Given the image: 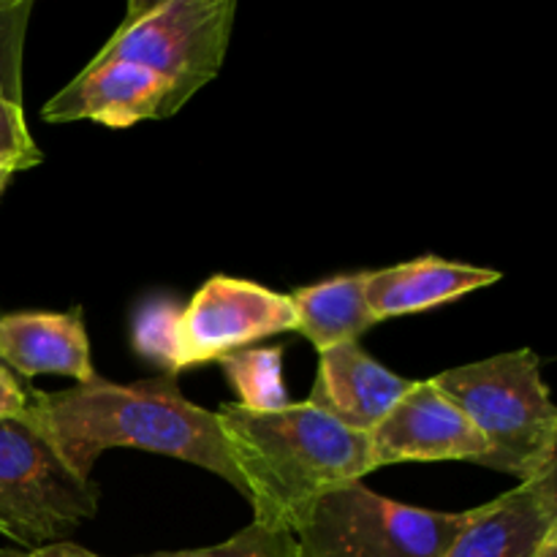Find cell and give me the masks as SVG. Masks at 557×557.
I'll return each instance as SVG.
<instances>
[{"mask_svg": "<svg viewBox=\"0 0 557 557\" xmlns=\"http://www.w3.org/2000/svg\"><path fill=\"white\" fill-rule=\"evenodd\" d=\"M41 161L44 156L27 128L22 103L0 101V166L11 172H25Z\"/></svg>", "mask_w": 557, "mask_h": 557, "instance_id": "obj_19", "label": "cell"}, {"mask_svg": "<svg viewBox=\"0 0 557 557\" xmlns=\"http://www.w3.org/2000/svg\"><path fill=\"white\" fill-rule=\"evenodd\" d=\"M0 557H27V553H20V549H0Z\"/></svg>", "mask_w": 557, "mask_h": 557, "instance_id": "obj_25", "label": "cell"}, {"mask_svg": "<svg viewBox=\"0 0 557 557\" xmlns=\"http://www.w3.org/2000/svg\"><path fill=\"white\" fill-rule=\"evenodd\" d=\"M468 511L417 509L354 482L315 500L294 557H444Z\"/></svg>", "mask_w": 557, "mask_h": 557, "instance_id": "obj_5", "label": "cell"}, {"mask_svg": "<svg viewBox=\"0 0 557 557\" xmlns=\"http://www.w3.org/2000/svg\"><path fill=\"white\" fill-rule=\"evenodd\" d=\"M533 557H557V525L549 528V531L544 533L542 544H539L536 555Z\"/></svg>", "mask_w": 557, "mask_h": 557, "instance_id": "obj_23", "label": "cell"}, {"mask_svg": "<svg viewBox=\"0 0 557 557\" xmlns=\"http://www.w3.org/2000/svg\"><path fill=\"white\" fill-rule=\"evenodd\" d=\"M411 386L413 381L386 370L359 343H343L319 354L308 406L351 433L370 435Z\"/></svg>", "mask_w": 557, "mask_h": 557, "instance_id": "obj_11", "label": "cell"}, {"mask_svg": "<svg viewBox=\"0 0 557 557\" xmlns=\"http://www.w3.org/2000/svg\"><path fill=\"white\" fill-rule=\"evenodd\" d=\"M368 272L337 275L288 294L297 313V332L324 354L343 343H357L379 321L364 302Z\"/></svg>", "mask_w": 557, "mask_h": 557, "instance_id": "obj_14", "label": "cell"}, {"mask_svg": "<svg viewBox=\"0 0 557 557\" xmlns=\"http://www.w3.org/2000/svg\"><path fill=\"white\" fill-rule=\"evenodd\" d=\"M430 381L487 441L482 466L520 482L557 468V408L533 348L444 370Z\"/></svg>", "mask_w": 557, "mask_h": 557, "instance_id": "obj_3", "label": "cell"}, {"mask_svg": "<svg viewBox=\"0 0 557 557\" xmlns=\"http://www.w3.org/2000/svg\"><path fill=\"white\" fill-rule=\"evenodd\" d=\"M183 107L177 92L152 71L123 60H90L44 103L41 117L47 123L92 120L107 128H131L141 120L172 117Z\"/></svg>", "mask_w": 557, "mask_h": 557, "instance_id": "obj_9", "label": "cell"}, {"mask_svg": "<svg viewBox=\"0 0 557 557\" xmlns=\"http://www.w3.org/2000/svg\"><path fill=\"white\" fill-rule=\"evenodd\" d=\"M500 281V272L484 267L446 261L438 256L403 261L386 270L368 272L364 281V302L375 321L397 319V315L422 313L441 308L466 294L487 288Z\"/></svg>", "mask_w": 557, "mask_h": 557, "instance_id": "obj_13", "label": "cell"}, {"mask_svg": "<svg viewBox=\"0 0 557 557\" xmlns=\"http://www.w3.org/2000/svg\"><path fill=\"white\" fill-rule=\"evenodd\" d=\"M33 0H0V101L22 103V58Z\"/></svg>", "mask_w": 557, "mask_h": 557, "instance_id": "obj_17", "label": "cell"}, {"mask_svg": "<svg viewBox=\"0 0 557 557\" xmlns=\"http://www.w3.org/2000/svg\"><path fill=\"white\" fill-rule=\"evenodd\" d=\"M215 417L253 522L267 531L294 536L315 500L375 471L368 435L351 433L308 403L272 413L228 403Z\"/></svg>", "mask_w": 557, "mask_h": 557, "instance_id": "obj_2", "label": "cell"}, {"mask_svg": "<svg viewBox=\"0 0 557 557\" xmlns=\"http://www.w3.org/2000/svg\"><path fill=\"white\" fill-rule=\"evenodd\" d=\"M183 308L177 299L161 297L141 305L134 315L131 343L141 359L163 370V375L180 373V319Z\"/></svg>", "mask_w": 557, "mask_h": 557, "instance_id": "obj_16", "label": "cell"}, {"mask_svg": "<svg viewBox=\"0 0 557 557\" xmlns=\"http://www.w3.org/2000/svg\"><path fill=\"white\" fill-rule=\"evenodd\" d=\"M0 490L30 533L33 549L92 520L101 490L79 479L25 419L0 422Z\"/></svg>", "mask_w": 557, "mask_h": 557, "instance_id": "obj_6", "label": "cell"}, {"mask_svg": "<svg viewBox=\"0 0 557 557\" xmlns=\"http://www.w3.org/2000/svg\"><path fill=\"white\" fill-rule=\"evenodd\" d=\"M368 441L375 468L444 460L482 466L487 457V441L455 403L435 389L433 381H413Z\"/></svg>", "mask_w": 557, "mask_h": 557, "instance_id": "obj_8", "label": "cell"}, {"mask_svg": "<svg viewBox=\"0 0 557 557\" xmlns=\"http://www.w3.org/2000/svg\"><path fill=\"white\" fill-rule=\"evenodd\" d=\"M79 479L107 449H141L215 473L243 495L221 422L180 392L174 375L112 384L96 379L63 392H33L22 413Z\"/></svg>", "mask_w": 557, "mask_h": 557, "instance_id": "obj_1", "label": "cell"}, {"mask_svg": "<svg viewBox=\"0 0 557 557\" xmlns=\"http://www.w3.org/2000/svg\"><path fill=\"white\" fill-rule=\"evenodd\" d=\"M27 557H101L90 549L79 547V544H71V542H52V544H44V547H36L27 553Z\"/></svg>", "mask_w": 557, "mask_h": 557, "instance_id": "obj_22", "label": "cell"}, {"mask_svg": "<svg viewBox=\"0 0 557 557\" xmlns=\"http://www.w3.org/2000/svg\"><path fill=\"white\" fill-rule=\"evenodd\" d=\"M226 379L239 395V408L253 413H272L288 406L283 384V348H239L218 359Z\"/></svg>", "mask_w": 557, "mask_h": 557, "instance_id": "obj_15", "label": "cell"}, {"mask_svg": "<svg viewBox=\"0 0 557 557\" xmlns=\"http://www.w3.org/2000/svg\"><path fill=\"white\" fill-rule=\"evenodd\" d=\"M0 533H3V536H9L11 542L25 544V547L33 549L30 533H27L25 522L20 520V515H16V509L11 506V500L5 498L3 490H0Z\"/></svg>", "mask_w": 557, "mask_h": 557, "instance_id": "obj_21", "label": "cell"}, {"mask_svg": "<svg viewBox=\"0 0 557 557\" xmlns=\"http://www.w3.org/2000/svg\"><path fill=\"white\" fill-rule=\"evenodd\" d=\"M281 332H297V313L288 294L243 277L212 275L183 308L180 370L218 362Z\"/></svg>", "mask_w": 557, "mask_h": 557, "instance_id": "obj_7", "label": "cell"}, {"mask_svg": "<svg viewBox=\"0 0 557 557\" xmlns=\"http://www.w3.org/2000/svg\"><path fill=\"white\" fill-rule=\"evenodd\" d=\"M0 368H3V362H0Z\"/></svg>", "mask_w": 557, "mask_h": 557, "instance_id": "obj_26", "label": "cell"}, {"mask_svg": "<svg viewBox=\"0 0 557 557\" xmlns=\"http://www.w3.org/2000/svg\"><path fill=\"white\" fill-rule=\"evenodd\" d=\"M234 14V0H131L114 36L92 60L141 65L188 103L221 74Z\"/></svg>", "mask_w": 557, "mask_h": 557, "instance_id": "obj_4", "label": "cell"}, {"mask_svg": "<svg viewBox=\"0 0 557 557\" xmlns=\"http://www.w3.org/2000/svg\"><path fill=\"white\" fill-rule=\"evenodd\" d=\"M0 362L22 379L65 375L76 384L98 379L82 308H71L69 313L33 310L0 315Z\"/></svg>", "mask_w": 557, "mask_h": 557, "instance_id": "obj_12", "label": "cell"}, {"mask_svg": "<svg viewBox=\"0 0 557 557\" xmlns=\"http://www.w3.org/2000/svg\"><path fill=\"white\" fill-rule=\"evenodd\" d=\"M297 555V542L292 533L267 531V528L250 522L232 539L212 547L183 549V553H158L147 557H294Z\"/></svg>", "mask_w": 557, "mask_h": 557, "instance_id": "obj_18", "label": "cell"}, {"mask_svg": "<svg viewBox=\"0 0 557 557\" xmlns=\"http://www.w3.org/2000/svg\"><path fill=\"white\" fill-rule=\"evenodd\" d=\"M16 172H11V169H5V166H0V196H3V190L9 188V183H11V177H14Z\"/></svg>", "mask_w": 557, "mask_h": 557, "instance_id": "obj_24", "label": "cell"}, {"mask_svg": "<svg viewBox=\"0 0 557 557\" xmlns=\"http://www.w3.org/2000/svg\"><path fill=\"white\" fill-rule=\"evenodd\" d=\"M27 395L30 389H25L11 370L0 368V422L20 419L27 408Z\"/></svg>", "mask_w": 557, "mask_h": 557, "instance_id": "obj_20", "label": "cell"}, {"mask_svg": "<svg viewBox=\"0 0 557 557\" xmlns=\"http://www.w3.org/2000/svg\"><path fill=\"white\" fill-rule=\"evenodd\" d=\"M557 525V468L468 511V522L444 557H533Z\"/></svg>", "mask_w": 557, "mask_h": 557, "instance_id": "obj_10", "label": "cell"}]
</instances>
